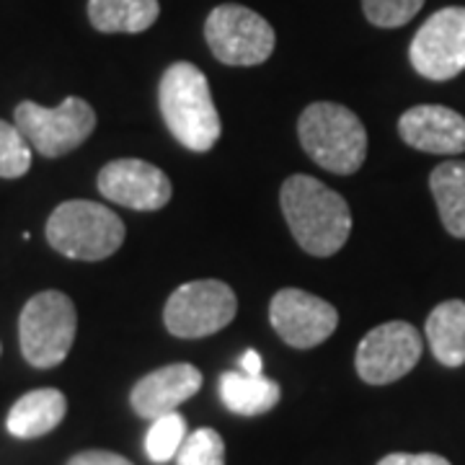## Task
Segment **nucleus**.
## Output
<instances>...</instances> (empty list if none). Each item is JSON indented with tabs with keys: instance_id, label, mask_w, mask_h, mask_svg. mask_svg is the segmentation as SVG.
<instances>
[{
	"instance_id": "obj_21",
	"label": "nucleus",
	"mask_w": 465,
	"mask_h": 465,
	"mask_svg": "<svg viewBox=\"0 0 465 465\" xmlns=\"http://www.w3.org/2000/svg\"><path fill=\"white\" fill-rule=\"evenodd\" d=\"M176 465H225L223 437L210 427L186 434V440L176 452Z\"/></svg>"
},
{
	"instance_id": "obj_18",
	"label": "nucleus",
	"mask_w": 465,
	"mask_h": 465,
	"mask_svg": "<svg viewBox=\"0 0 465 465\" xmlns=\"http://www.w3.org/2000/svg\"><path fill=\"white\" fill-rule=\"evenodd\" d=\"M158 14V0H88V21L101 34L145 32Z\"/></svg>"
},
{
	"instance_id": "obj_15",
	"label": "nucleus",
	"mask_w": 465,
	"mask_h": 465,
	"mask_svg": "<svg viewBox=\"0 0 465 465\" xmlns=\"http://www.w3.org/2000/svg\"><path fill=\"white\" fill-rule=\"evenodd\" d=\"M67 399L65 393H60L57 388H39L11 406L8 419H5V430L18 437V440H36L45 437L52 430L60 427V421L65 419Z\"/></svg>"
},
{
	"instance_id": "obj_14",
	"label": "nucleus",
	"mask_w": 465,
	"mask_h": 465,
	"mask_svg": "<svg viewBox=\"0 0 465 465\" xmlns=\"http://www.w3.org/2000/svg\"><path fill=\"white\" fill-rule=\"evenodd\" d=\"M202 388V372L189 362L158 367L134 382L130 403L140 419L155 421L158 416L171 414Z\"/></svg>"
},
{
	"instance_id": "obj_9",
	"label": "nucleus",
	"mask_w": 465,
	"mask_h": 465,
	"mask_svg": "<svg viewBox=\"0 0 465 465\" xmlns=\"http://www.w3.org/2000/svg\"><path fill=\"white\" fill-rule=\"evenodd\" d=\"M409 60L427 81H450L465 70V8L448 5L421 24L414 34Z\"/></svg>"
},
{
	"instance_id": "obj_1",
	"label": "nucleus",
	"mask_w": 465,
	"mask_h": 465,
	"mask_svg": "<svg viewBox=\"0 0 465 465\" xmlns=\"http://www.w3.org/2000/svg\"><path fill=\"white\" fill-rule=\"evenodd\" d=\"M282 215L298 246L311 256L326 259L344 249L351 232L347 200L313 176H287L280 189Z\"/></svg>"
},
{
	"instance_id": "obj_22",
	"label": "nucleus",
	"mask_w": 465,
	"mask_h": 465,
	"mask_svg": "<svg viewBox=\"0 0 465 465\" xmlns=\"http://www.w3.org/2000/svg\"><path fill=\"white\" fill-rule=\"evenodd\" d=\"M32 168V145L18 127L0 119V179H21Z\"/></svg>"
},
{
	"instance_id": "obj_27",
	"label": "nucleus",
	"mask_w": 465,
	"mask_h": 465,
	"mask_svg": "<svg viewBox=\"0 0 465 465\" xmlns=\"http://www.w3.org/2000/svg\"><path fill=\"white\" fill-rule=\"evenodd\" d=\"M0 349H3V347H0Z\"/></svg>"
},
{
	"instance_id": "obj_4",
	"label": "nucleus",
	"mask_w": 465,
	"mask_h": 465,
	"mask_svg": "<svg viewBox=\"0 0 465 465\" xmlns=\"http://www.w3.org/2000/svg\"><path fill=\"white\" fill-rule=\"evenodd\" d=\"M122 217L99 202L70 200L47 220V241L57 253L75 262H104L124 243Z\"/></svg>"
},
{
	"instance_id": "obj_7",
	"label": "nucleus",
	"mask_w": 465,
	"mask_h": 465,
	"mask_svg": "<svg viewBox=\"0 0 465 465\" xmlns=\"http://www.w3.org/2000/svg\"><path fill=\"white\" fill-rule=\"evenodd\" d=\"M204 39L217 63L232 67L262 65L274 52V29L264 16L238 3H223L204 21Z\"/></svg>"
},
{
	"instance_id": "obj_6",
	"label": "nucleus",
	"mask_w": 465,
	"mask_h": 465,
	"mask_svg": "<svg viewBox=\"0 0 465 465\" xmlns=\"http://www.w3.org/2000/svg\"><path fill=\"white\" fill-rule=\"evenodd\" d=\"M16 127L39 155L60 158L81 148L91 137L96 130V112L78 96H67L54 109L21 101L16 106Z\"/></svg>"
},
{
	"instance_id": "obj_23",
	"label": "nucleus",
	"mask_w": 465,
	"mask_h": 465,
	"mask_svg": "<svg viewBox=\"0 0 465 465\" xmlns=\"http://www.w3.org/2000/svg\"><path fill=\"white\" fill-rule=\"evenodd\" d=\"M424 0H362L365 18L378 29L406 26L421 11Z\"/></svg>"
},
{
	"instance_id": "obj_20",
	"label": "nucleus",
	"mask_w": 465,
	"mask_h": 465,
	"mask_svg": "<svg viewBox=\"0 0 465 465\" xmlns=\"http://www.w3.org/2000/svg\"><path fill=\"white\" fill-rule=\"evenodd\" d=\"M186 440V419L179 411L158 416L145 434V455L153 463H168Z\"/></svg>"
},
{
	"instance_id": "obj_12",
	"label": "nucleus",
	"mask_w": 465,
	"mask_h": 465,
	"mask_svg": "<svg viewBox=\"0 0 465 465\" xmlns=\"http://www.w3.org/2000/svg\"><path fill=\"white\" fill-rule=\"evenodd\" d=\"M99 192L114 204L155 213L171 202V182L158 166L140 158H119L99 171Z\"/></svg>"
},
{
	"instance_id": "obj_26",
	"label": "nucleus",
	"mask_w": 465,
	"mask_h": 465,
	"mask_svg": "<svg viewBox=\"0 0 465 465\" xmlns=\"http://www.w3.org/2000/svg\"><path fill=\"white\" fill-rule=\"evenodd\" d=\"M241 370L249 372V375H262V357H259V351L246 349L243 357H241Z\"/></svg>"
},
{
	"instance_id": "obj_24",
	"label": "nucleus",
	"mask_w": 465,
	"mask_h": 465,
	"mask_svg": "<svg viewBox=\"0 0 465 465\" xmlns=\"http://www.w3.org/2000/svg\"><path fill=\"white\" fill-rule=\"evenodd\" d=\"M378 465H452L448 458L434 452H391Z\"/></svg>"
},
{
	"instance_id": "obj_2",
	"label": "nucleus",
	"mask_w": 465,
	"mask_h": 465,
	"mask_svg": "<svg viewBox=\"0 0 465 465\" xmlns=\"http://www.w3.org/2000/svg\"><path fill=\"white\" fill-rule=\"evenodd\" d=\"M158 104L168 133L186 150L207 153L220 140L223 124L210 94V81L197 65H168L158 85Z\"/></svg>"
},
{
	"instance_id": "obj_3",
	"label": "nucleus",
	"mask_w": 465,
	"mask_h": 465,
	"mask_svg": "<svg viewBox=\"0 0 465 465\" xmlns=\"http://www.w3.org/2000/svg\"><path fill=\"white\" fill-rule=\"evenodd\" d=\"M298 137L302 150L321 168L349 176L360 171L367 158V130L351 109L316 101L298 119Z\"/></svg>"
},
{
	"instance_id": "obj_19",
	"label": "nucleus",
	"mask_w": 465,
	"mask_h": 465,
	"mask_svg": "<svg viewBox=\"0 0 465 465\" xmlns=\"http://www.w3.org/2000/svg\"><path fill=\"white\" fill-rule=\"evenodd\" d=\"M434 204L452 238H465V161H445L430 173Z\"/></svg>"
},
{
	"instance_id": "obj_16",
	"label": "nucleus",
	"mask_w": 465,
	"mask_h": 465,
	"mask_svg": "<svg viewBox=\"0 0 465 465\" xmlns=\"http://www.w3.org/2000/svg\"><path fill=\"white\" fill-rule=\"evenodd\" d=\"M220 399L232 414L262 416L280 403L282 388H280V382L264 378V375L228 370L220 375Z\"/></svg>"
},
{
	"instance_id": "obj_25",
	"label": "nucleus",
	"mask_w": 465,
	"mask_h": 465,
	"mask_svg": "<svg viewBox=\"0 0 465 465\" xmlns=\"http://www.w3.org/2000/svg\"><path fill=\"white\" fill-rule=\"evenodd\" d=\"M65 465H133V460L109 452V450H84V452L73 455Z\"/></svg>"
},
{
	"instance_id": "obj_8",
	"label": "nucleus",
	"mask_w": 465,
	"mask_h": 465,
	"mask_svg": "<svg viewBox=\"0 0 465 465\" xmlns=\"http://www.w3.org/2000/svg\"><path fill=\"white\" fill-rule=\"evenodd\" d=\"M238 313L235 292L220 280H194L182 284L163 308V323L171 336L204 339L231 326Z\"/></svg>"
},
{
	"instance_id": "obj_10",
	"label": "nucleus",
	"mask_w": 465,
	"mask_h": 465,
	"mask_svg": "<svg viewBox=\"0 0 465 465\" xmlns=\"http://www.w3.org/2000/svg\"><path fill=\"white\" fill-rule=\"evenodd\" d=\"M421 351V333L411 323L388 321L365 333L354 354V367L367 385H391L419 365Z\"/></svg>"
},
{
	"instance_id": "obj_5",
	"label": "nucleus",
	"mask_w": 465,
	"mask_h": 465,
	"mask_svg": "<svg viewBox=\"0 0 465 465\" xmlns=\"http://www.w3.org/2000/svg\"><path fill=\"white\" fill-rule=\"evenodd\" d=\"M78 313L65 292L47 290L26 300L18 316L21 354L32 367L50 370L65 362L67 351L75 341Z\"/></svg>"
},
{
	"instance_id": "obj_11",
	"label": "nucleus",
	"mask_w": 465,
	"mask_h": 465,
	"mask_svg": "<svg viewBox=\"0 0 465 465\" xmlns=\"http://www.w3.org/2000/svg\"><path fill=\"white\" fill-rule=\"evenodd\" d=\"M269 323L287 347L313 349L336 331L339 313L329 300L284 287L269 302Z\"/></svg>"
},
{
	"instance_id": "obj_13",
	"label": "nucleus",
	"mask_w": 465,
	"mask_h": 465,
	"mask_svg": "<svg viewBox=\"0 0 465 465\" xmlns=\"http://www.w3.org/2000/svg\"><path fill=\"white\" fill-rule=\"evenodd\" d=\"M399 134L406 145L434 155L465 153V116L440 104H421L403 112Z\"/></svg>"
},
{
	"instance_id": "obj_17",
	"label": "nucleus",
	"mask_w": 465,
	"mask_h": 465,
	"mask_svg": "<svg viewBox=\"0 0 465 465\" xmlns=\"http://www.w3.org/2000/svg\"><path fill=\"white\" fill-rule=\"evenodd\" d=\"M427 341L434 360L445 367L465 365V300H445L427 318Z\"/></svg>"
}]
</instances>
